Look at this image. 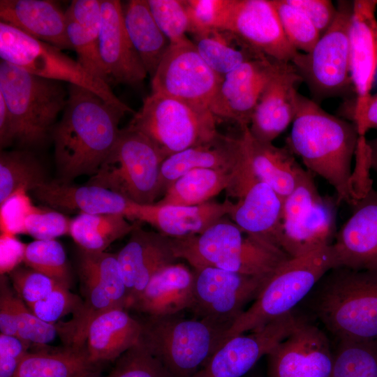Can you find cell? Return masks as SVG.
I'll list each match as a JSON object with an SVG mask.
<instances>
[{"label":"cell","instance_id":"obj_19","mask_svg":"<svg viewBox=\"0 0 377 377\" xmlns=\"http://www.w3.org/2000/svg\"><path fill=\"white\" fill-rule=\"evenodd\" d=\"M377 0H355L349 28L350 77L356 94L352 113L357 126L365 112L377 71Z\"/></svg>","mask_w":377,"mask_h":377},{"label":"cell","instance_id":"obj_48","mask_svg":"<svg viewBox=\"0 0 377 377\" xmlns=\"http://www.w3.org/2000/svg\"><path fill=\"white\" fill-rule=\"evenodd\" d=\"M13 304L18 338L29 344H45L54 339L58 333L56 324L46 323L35 316L17 295L14 296Z\"/></svg>","mask_w":377,"mask_h":377},{"label":"cell","instance_id":"obj_36","mask_svg":"<svg viewBox=\"0 0 377 377\" xmlns=\"http://www.w3.org/2000/svg\"><path fill=\"white\" fill-rule=\"evenodd\" d=\"M138 221L121 214L80 213L71 220L70 235L80 249L103 252L114 241L130 234Z\"/></svg>","mask_w":377,"mask_h":377},{"label":"cell","instance_id":"obj_1","mask_svg":"<svg viewBox=\"0 0 377 377\" xmlns=\"http://www.w3.org/2000/svg\"><path fill=\"white\" fill-rule=\"evenodd\" d=\"M68 99L52 139L59 180L93 175L114 145L126 110L84 87L68 84Z\"/></svg>","mask_w":377,"mask_h":377},{"label":"cell","instance_id":"obj_27","mask_svg":"<svg viewBox=\"0 0 377 377\" xmlns=\"http://www.w3.org/2000/svg\"><path fill=\"white\" fill-rule=\"evenodd\" d=\"M247 157V156H246ZM251 174L247 159L241 171L197 168L176 179L154 204L158 205L193 206L210 201L225 191L239 198Z\"/></svg>","mask_w":377,"mask_h":377},{"label":"cell","instance_id":"obj_39","mask_svg":"<svg viewBox=\"0 0 377 377\" xmlns=\"http://www.w3.org/2000/svg\"><path fill=\"white\" fill-rule=\"evenodd\" d=\"M78 273L99 282L118 306L127 309L128 293L117 253L88 252L80 249Z\"/></svg>","mask_w":377,"mask_h":377},{"label":"cell","instance_id":"obj_37","mask_svg":"<svg viewBox=\"0 0 377 377\" xmlns=\"http://www.w3.org/2000/svg\"><path fill=\"white\" fill-rule=\"evenodd\" d=\"M80 277L84 290L82 304L70 321L57 324V326L58 333L66 346L84 348L93 321L105 311L121 307L114 303L106 288L99 282L87 276L80 275Z\"/></svg>","mask_w":377,"mask_h":377},{"label":"cell","instance_id":"obj_25","mask_svg":"<svg viewBox=\"0 0 377 377\" xmlns=\"http://www.w3.org/2000/svg\"><path fill=\"white\" fill-rule=\"evenodd\" d=\"M234 202L228 199L193 206L133 204L128 219L149 223L170 238L200 235L229 216Z\"/></svg>","mask_w":377,"mask_h":377},{"label":"cell","instance_id":"obj_46","mask_svg":"<svg viewBox=\"0 0 377 377\" xmlns=\"http://www.w3.org/2000/svg\"><path fill=\"white\" fill-rule=\"evenodd\" d=\"M83 300L72 293L69 288L59 284L44 298L27 304L29 309L42 320L54 323L64 316L76 312Z\"/></svg>","mask_w":377,"mask_h":377},{"label":"cell","instance_id":"obj_53","mask_svg":"<svg viewBox=\"0 0 377 377\" xmlns=\"http://www.w3.org/2000/svg\"><path fill=\"white\" fill-rule=\"evenodd\" d=\"M14 293L4 276L0 285V330L1 333L17 337L16 313L14 309Z\"/></svg>","mask_w":377,"mask_h":377},{"label":"cell","instance_id":"obj_50","mask_svg":"<svg viewBox=\"0 0 377 377\" xmlns=\"http://www.w3.org/2000/svg\"><path fill=\"white\" fill-rule=\"evenodd\" d=\"M26 193L24 190L20 191L0 205L2 233L13 235L24 233V221L36 208L31 204Z\"/></svg>","mask_w":377,"mask_h":377},{"label":"cell","instance_id":"obj_42","mask_svg":"<svg viewBox=\"0 0 377 377\" xmlns=\"http://www.w3.org/2000/svg\"><path fill=\"white\" fill-rule=\"evenodd\" d=\"M283 32L292 46L302 53L309 52L320 35L307 17L286 0H272Z\"/></svg>","mask_w":377,"mask_h":377},{"label":"cell","instance_id":"obj_20","mask_svg":"<svg viewBox=\"0 0 377 377\" xmlns=\"http://www.w3.org/2000/svg\"><path fill=\"white\" fill-rule=\"evenodd\" d=\"M332 243L339 267L377 272V190L367 185Z\"/></svg>","mask_w":377,"mask_h":377},{"label":"cell","instance_id":"obj_38","mask_svg":"<svg viewBox=\"0 0 377 377\" xmlns=\"http://www.w3.org/2000/svg\"><path fill=\"white\" fill-rule=\"evenodd\" d=\"M47 181L40 161L25 150L0 154V205L20 191H32Z\"/></svg>","mask_w":377,"mask_h":377},{"label":"cell","instance_id":"obj_58","mask_svg":"<svg viewBox=\"0 0 377 377\" xmlns=\"http://www.w3.org/2000/svg\"><path fill=\"white\" fill-rule=\"evenodd\" d=\"M75 377H100V376L98 374V373L95 370H94V371H90L83 373Z\"/></svg>","mask_w":377,"mask_h":377},{"label":"cell","instance_id":"obj_41","mask_svg":"<svg viewBox=\"0 0 377 377\" xmlns=\"http://www.w3.org/2000/svg\"><path fill=\"white\" fill-rule=\"evenodd\" d=\"M23 260L29 267L70 288L71 276L66 252L55 239L30 242L26 245Z\"/></svg>","mask_w":377,"mask_h":377},{"label":"cell","instance_id":"obj_18","mask_svg":"<svg viewBox=\"0 0 377 377\" xmlns=\"http://www.w3.org/2000/svg\"><path fill=\"white\" fill-rule=\"evenodd\" d=\"M222 29L279 62L291 63L298 52L288 40L272 0H231Z\"/></svg>","mask_w":377,"mask_h":377},{"label":"cell","instance_id":"obj_31","mask_svg":"<svg viewBox=\"0 0 377 377\" xmlns=\"http://www.w3.org/2000/svg\"><path fill=\"white\" fill-rule=\"evenodd\" d=\"M246 156L258 179L269 186L283 200L296 187L304 169L288 147H279L252 138L242 130Z\"/></svg>","mask_w":377,"mask_h":377},{"label":"cell","instance_id":"obj_56","mask_svg":"<svg viewBox=\"0 0 377 377\" xmlns=\"http://www.w3.org/2000/svg\"><path fill=\"white\" fill-rule=\"evenodd\" d=\"M13 142L12 137V121L6 103L0 94V145L1 148Z\"/></svg>","mask_w":377,"mask_h":377},{"label":"cell","instance_id":"obj_15","mask_svg":"<svg viewBox=\"0 0 377 377\" xmlns=\"http://www.w3.org/2000/svg\"><path fill=\"white\" fill-rule=\"evenodd\" d=\"M300 318L293 311L258 330L228 339L191 377H243L291 333Z\"/></svg>","mask_w":377,"mask_h":377},{"label":"cell","instance_id":"obj_40","mask_svg":"<svg viewBox=\"0 0 377 377\" xmlns=\"http://www.w3.org/2000/svg\"><path fill=\"white\" fill-rule=\"evenodd\" d=\"M331 377H377V340H339Z\"/></svg>","mask_w":377,"mask_h":377},{"label":"cell","instance_id":"obj_6","mask_svg":"<svg viewBox=\"0 0 377 377\" xmlns=\"http://www.w3.org/2000/svg\"><path fill=\"white\" fill-rule=\"evenodd\" d=\"M140 341L172 377H191L225 343L231 325L209 318L186 319L180 313L147 316Z\"/></svg>","mask_w":377,"mask_h":377},{"label":"cell","instance_id":"obj_11","mask_svg":"<svg viewBox=\"0 0 377 377\" xmlns=\"http://www.w3.org/2000/svg\"><path fill=\"white\" fill-rule=\"evenodd\" d=\"M336 233L334 201L322 196L305 172L283 200L281 248L290 258L301 256L332 244Z\"/></svg>","mask_w":377,"mask_h":377},{"label":"cell","instance_id":"obj_57","mask_svg":"<svg viewBox=\"0 0 377 377\" xmlns=\"http://www.w3.org/2000/svg\"><path fill=\"white\" fill-rule=\"evenodd\" d=\"M367 144L369 167L377 173V138L367 140Z\"/></svg>","mask_w":377,"mask_h":377},{"label":"cell","instance_id":"obj_55","mask_svg":"<svg viewBox=\"0 0 377 377\" xmlns=\"http://www.w3.org/2000/svg\"><path fill=\"white\" fill-rule=\"evenodd\" d=\"M356 128L360 136H365L371 128L377 129V93L370 96L362 119Z\"/></svg>","mask_w":377,"mask_h":377},{"label":"cell","instance_id":"obj_2","mask_svg":"<svg viewBox=\"0 0 377 377\" xmlns=\"http://www.w3.org/2000/svg\"><path fill=\"white\" fill-rule=\"evenodd\" d=\"M359 138L353 123L327 112L298 93L288 147L301 158L310 172L334 188L337 204L351 205L357 198L352 161Z\"/></svg>","mask_w":377,"mask_h":377},{"label":"cell","instance_id":"obj_22","mask_svg":"<svg viewBox=\"0 0 377 377\" xmlns=\"http://www.w3.org/2000/svg\"><path fill=\"white\" fill-rule=\"evenodd\" d=\"M129 235L127 243L117 253L128 293L127 309L156 273L177 260L170 237L142 229L139 221Z\"/></svg>","mask_w":377,"mask_h":377},{"label":"cell","instance_id":"obj_5","mask_svg":"<svg viewBox=\"0 0 377 377\" xmlns=\"http://www.w3.org/2000/svg\"><path fill=\"white\" fill-rule=\"evenodd\" d=\"M337 267L332 244L288 258L269 276L251 305L234 322L226 333V341L294 311L324 276Z\"/></svg>","mask_w":377,"mask_h":377},{"label":"cell","instance_id":"obj_30","mask_svg":"<svg viewBox=\"0 0 377 377\" xmlns=\"http://www.w3.org/2000/svg\"><path fill=\"white\" fill-rule=\"evenodd\" d=\"M194 272L175 263L156 273L131 306L147 316L181 313L191 309L193 300Z\"/></svg>","mask_w":377,"mask_h":377},{"label":"cell","instance_id":"obj_21","mask_svg":"<svg viewBox=\"0 0 377 377\" xmlns=\"http://www.w3.org/2000/svg\"><path fill=\"white\" fill-rule=\"evenodd\" d=\"M98 50L110 85H140L148 75L124 27L123 7L117 0H101Z\"/></svg>","mask_w":377,"mask_h":377},{"label":"cell","instance_id":"obj_43","mask_svg":"<svg viewBox=\"0 0 377 377\" xmlns=\"http://www.w3.org/2000/svg\"><path fill=\"white\" fill-rule=\"evenodd\" d=\"M151 14L170 45L188 39L191 23L184 0H147Z\"/></svg>","mask_w":377,"mask_h":377},{"label":"cell","instance_id":"obj_17","mask_svg":"<svg viewBox=\"0 0 377 377\" xmlns=\"http://www.w3.org/2000/svg\"><path fill=\"white\" fill-rule=\"evenodd\" d=\"M282 64L263 57L225 75L210 108L216 119L234 121L242 130L249 128L262 93Z\"/></svg>","mask_w":377,"mask_h":377},{"label":"cell","instance_id":"obj_16","mask_svg":"<svg viewBox=\"0 0 377 377\" xmlns=\"http://www.w3.org/2000/svg\"><path fill=\"white\" fill-rule=\"evenodd\" d=\"M267 357V377H331L334 353L326 334L301 318Z\"/></svg>","mask_w":377,"mask_h":377},{"label":"cell","instance_id":"obj_7","mask_svg":"<svg viewBox=\"0 0 377 377\" xmlns=\"http://www.w3.org/2000/svg\"><path fill=\"white\" fill-rule=\"evenodd\" d=\"M0 94L10 113L13 140L25 147L41 145L51 137L68 99V90L59 82L2 60Z\"/></svg>","mask_w":377,"mask_h":377},{"label":"cell","instance_id":"obj_4","mask_svg":"<svg viewBox=\"0 0 377 377\" xmlns=\"http://www.w3.org/2000/svg\"><path fill=\"white\" fill-rule=\"evenodd\" d=\"M175 257L194 269L217 267L268 278L289 257L282 249L245 235L223 219L200 235L170 238Z\"/></svg>","mask_w":377,"mask_h":377},{"label":"cell","instance_id":"obj_47","mask_svg":"<svg viewBox=\"0 0 377 377\" xmlns=\"http://www.w3.org/2000/svg\"><path fill=\"white\" fill-rule=\"evenodd\" d=\"M9 276L17 295L26 304L44 298L60 284L30 267L17 266L9 272Z\"/></svg>","mask_w":377,"mask_h":377},{"label":"cell","instance_id":"obj_54","mask_svg":"<svg viewBox=\"0 0 377 377\" xmlns=\"http://www.w3.org/2000/svg\"><path fill=\"white\" fill-rule=\"evenodd\" d=\"M26 245L17 241L13 235L1 233V270L10 272L16 267L20 260L24 259Z\"/></svg>","mask_w":377,"mask_h":377},{"label":"cell","instance_id":"obj_3","mask_svg":"<svg viewBox=\"0 0 377 377\" xmlns=\"http://www.w3.org/2000/svg\"><path fill=\"white\" fill-rule=\"evenodd\" d=\"M318 284L312 308L328 331L339 340H377V272L337 267Z\"/></svg>","mask_w":377,"mask_h":377},{"label":"cell","instance_id":"obj_13","mask_svg":"<svg viewBox=\"0 0 377 377\" xmlns=\"http://www.w3.org/2000/svg\"><path fill=\"white\" fill-rule=\"evenodd\" d=\"M223 77L206 64L188 38L169 45L151 77V92L211 111Z\"/></svg>","mask_w":377,"mask_h":377},{"label":"cell","instance_id":"obj_32","mask_svg":"<svg viewBox=\"0 0 377 377\" xmlns=\"http://www.w3.org/2000/svg\"><path fill=\"white\" fill-rule=\"evenodd\" d=\"M141 321L126 309L112 308L98 316L88 331L86 348L89 360L97 364L114 361L140 340Z\"/></svg>","mask_w":377,"mask_h":377},{"label":"cell","instance_id":"obj_14","mask_svg":"<svg viewBox=\"0 0 377 377\" xmlns=\"http://www.w3.org/2000/svg\"><path fill=\"white\" fill-rule=\"evenodd\" d=\"M193 272V300L190 309L198 318H209L231 326L245 306L254 301L269 278L211 267Z\"/></svg>","mask_w":377,"mask_h":377},{"label":"cell","instance_id":"obj_29","mask_svg":"<svg viewBox=\"0 0 377 377\" xmlns=\"http://www.w3.org/2000/svg\"><path fill=\"white\" fill-rule=\"evenodd\" d=\"M31 193L38 201L54 209L86 214H121L127 219L133 204L100 186H79L60 180H47Z\"/></svg>","mask_w":377,"mask_h":377},{"label":"cell","instance_id":"obj_12","mask_svg":"<svg viewBox=\"0 0 377 377\" xmlns=\"http://www.w3.org/2000/svg\"><path fill=\"white\" fill-rule=\"evenodd\" d=\"M353 1H339L335 19L308 53L298 52L292 64L318 99L345 94L353 87L349 28Z\"/></svg>","mask_w":377,"mask_h":377},{"label":"cell","instance_id":"obj_35","mask_svg":"<svg viewBox=\"0 0 377 377\" xmlns=\"http://www.w3.org/2000/svg\"><path fill=\"white\" fill-rule=\"evenodd\" d=\"M94 370L86 347L66 346L52 352H27L14 377H75Z\"/></svg>","mask_w":377,"mask_h":377},{"label":"cell","instance_id":"obj_52","mask_svg":"<svg viewBox=\"0 0 377 377\" xmlns=\"http://www.w3.org/2000/svg\"><path fill=\"white\" fill-rule=\"evenodd\" d=\"M29 346L17 337L0 334V377H14Z\"/></svg>","mask_w":377,"mask_h":377},{"label":"cell","instance_id":"obj_49","mask_svg":"<svg viewBox=\"0 0 377 377\" xmlns=\"http://www.w3.org/2000/svg\"><path fill=\"white\" fill-rule=\"evenodd\" d=\"M70 220L57 211L36 207L24 221V233L36 240H50L70 234Z\"/></svg>","mask_w":377,"mask_h":377},{"label":"cell","instance_id":"obj_44","mask_svg":"<svg viewBox=\"0 0 377 377\" xmlns=\"http://www.w3.org/2000/svg\"><path fill=\"white\" fill-rule=\"evenodd\" d=\"M107 377H172L141 342L121 355Z\"/></svg>","mask_w":377,"mask_h":377},{"label":"cell","instance_id":"obj_24","mask_svg":"<svg viewBox=\"0 0 377 377\" xmlns=\"http://www.w3.org/2000/svg\"><path fill=\"white\" fill-rule=\"evenodd\" d=\"M302 81L292 63H283L262 93L252 114L249 132L254 139L272 142L293 123Z\"/></svg>","mask_w":377,"mask_h":377},{"label":"cell","instance_id":"obj_9","mask_svg":"<svg viewBox=\"0 0 377 377\" xmlns=\"http://www.w3.org/2000/svg\"><path fill=\"white\" fill-rule=\"evenodd\" d=\"M128 127L145 135L165 158L208 142L219 133L211 111L154 92L144 99Z\"/></svg>","mask_w":377,"mask_h":377},{"label":"cell","instance_id":"obj_34","mask_svg":"<svg viewBox=\"0 0 377 377\" xmlns=\"http://www.w3.org/2000/svg\"><path fill=\"white\" fill-rule=\"evenodd\" d=\"M193 36L202 59L222 77L243 63L266 57L226 29H213Z\"/></svg>","mask_w":377,"mask_h":377},{"label":"cell","instance_id":"obj_51","mask_svg":"<svg viewBox=\"0 0 377 377\" xmlns=\"http://www.w3.org/2000/svg\"><path fill=\"white\" fill-rule=\"evenodd\" d=\"M292 6L302 11L311 22L320 36L333 23L337 8L328 0H286Z\"/></svg>","mask_w":377,"mask_h":377},{"label":"cell","instance_id":"obj_26","mask_svg":"<svg viewBox=\"0 0 377 377\" xmlns=\"http://www.w3.org/2000/svg\"><path fill=\"white\" fill-rule=\"evenodd\" d=\"M283 200L267 184L256 178L229 214L246 235L281 249Z\"/></svg>","mask_w":377,"mask_h":377},{"label":"cell","instance_id":"obj_28","mask_svg":"<svg viewBox=\"0 0 377 377\" xmlns=\"http://www.w3.org/2000/svg\"><path fill=\"white\" fill-rule=\"evenodd\" d=\"M1 22L61 50H73L66 30V16L49 0H1Z\"/></svg>","mask_w":377,"mask_h":377},{"label":"cell","instance_id":"obj_8","mask_svg":"<svg viewBox=\"0 0 377 377\" xmlns=\"http://www.w3.org/2000/svg\"><path fill=\"white\" fill-rule=\"evenodd\" d=\"M165 157L142 133L126 127L88 185L112 191L138 205L160 199V168Z\"/></svg>","mask_w":377,"mask_h":377},{"label":"cell","instance_id":"obj_45","mask_svg":"<svg viewBox=\"0 0 377 377\" xmlns=\"http://www.w3.org/2000/svg\"><path fill=\"white\" fill-rule=\"evenodd\" d=\"M231 0H184L191 23L190 33L198 34L223 28Z\"/></svg>","mask_w":377,"mask_h":377},{"label":"cell","instance_id":"obj_23","mask_svg":"<svg viewBox=\"0 0 377 377\" xmlns=\"http://www.w3.org/2000/svg\"><path fill=\"white\" fill-rule=\"evenodd\" d=\"M247 157L242 135L232 138L219 133L211 140L168 156L159 175L160 198L176 179L197 168L230 172L242 170Z\"/></svg>","mask_w":377,"mask_h":377},{"label":"cell","instance_id":"obj_10","mask_svg":"<svg viewBox=\"0 0 377 377\" xmlns=\"http://www.w3.org/2000/svg\"><path fill=\"white\" fill-rule=\"evenodd\" d=\"M0 57L36 76L84 87L106 102L134 113L109 85L89 73L77 60L3 22H0Z\"/></svg>","mask_w":377,"mask_h":377},{"label":"cell","instance_id":"obj_33","mask_svg":"<svg viewBox=\"0 0 377 377\" xmlns=\"http://www.w3.org/2000/svg\"><path fill=\"white\" fill-rule=\"evenodd\" d=\"M129 39L151 77L167 52L170 42L156 22L147 0H131L123 8Z\"/></svg>","mask_w":377,"mask_h":377}]
</instances>
